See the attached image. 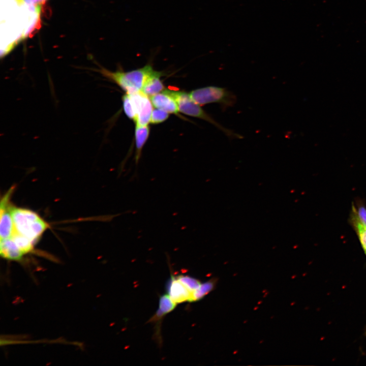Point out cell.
<instances>
[{"label": "cell", "mask_w": 366, "mask_h": 366, "mask_svg": "<svg viewBox=\"0 0 366 366\" xmlns=\"http://www.w3.org/2000/svg\"><path fill=\"white\" fill-rule=\"evenodd\" d=\"M0 255L5 259L13 261L20 260L24 256L11 237L1 239Z\"/></svg>", "instance_id": "9c48e42d"}, {"label": "cell", "mask_w": 366, "mask_h": 366, "mask_svg": "<svg viewBox=\"0 0 366 366\" xmlns=\"http://www.w3.org/2000/svg\"><path fill=\"white\" fill-rule=\"evenodd\" d=\"M192 99L200 106L209 103H218L225 109L233 106L236 96L225 88L208 86L194 89L189 93Z\"/></svg>", "instance_id": "277c9868"}, {"label": "cell", "mask_w": 366, "mask_h": 366, "mask_svg": "<svg viewBox=\"0 0 366 366\" xmlns=\"http://www.w3.org/2000/svg\"><path fill=\"white\" fill-rule=\"evenodd\" d=\"M353 217L356 219L361 225L366 227V208L362 205H360L357 209L353 207Z\"/></svg>", "instance_id": "d6986e66"}, {"label": "cell", "mask_w": 366, "mask_h": 366, "mask_svg": "<svg viewBox=\"0 0 366 366\" xmlns=\"http://www.w3.org/2000/svg\"><path fill=\"white\" fill-rule=\"evenodd\" d=\"M149 97L143 93L136 106V125L146 126L150 122L152 104Z\"/></svg>", "instance_id": "ba28073f"}, {"label": "cell", "mask_w": 366, "mask_h": 366, "mask_svg": "<svg viewBox=\"0 0 366 366\" xmlns=\"http://www.w3.org/2000/svg\"><path fill=\"white\" fill-rule=\"evenodd\" d=\"M20 1H27V0H20Z\"/></svg>", "instance_id": "ffe728a7"}, {"label": "cell", "mask_w": 366, "mask_h": 366, "mask_svg": "<svg viewBox=\"0 0 366 366\" xmlns=\"http://www.w3.org/2000/svg\"><path fill=\"white\" fill-rule=\"evenodd\" d=\"M13 191L14 187L11 188L5 194L1 201V239L10 237L14 232L13 221L11 212L12 205L10 202Z\"/></svg>", "instance_id": "5b68a950"}, {"label": "cell", "mask_w": 366, "mask_h": 366, "mask_svg": "<svg viewBox=\"0 0 366 366\" xmlns=\"http://www.w3.org/2000/svg\"><path fill=\"white\" fill-rule=\"evenodd\" d=\"M215 285L216 280L214 279H210L202 283L197 289L192 292V297L189 302L201 300L214 289Z\"/></svg>", "instance_id": "7c38bea8"}, {"label": "cell", "mask_w": 366, "mask_h": 366, "mask_svg": "<svg viewBox=\"0 0 366 366\" xmlns=\"http://www.w3.org/2000/svg\"><path fill=\"white\" fill-rule=\"evenodd\" d=\"M176 304L169 295L164 294L160 298L159 308L167 314L173 310Z\"/></svg>", "instance_id": "9a60e30c"}, {"label": "cell", "mask_w": 366, "mask_h": 366, "mask_svg": "<svg viewBox=\"0 0 366 366\" xmlns=\"http://www.w3.org/2000/svg\"><path fill=\"white\" fill-rule=\"evenodd\" d=\"M168 91L176 100L179 111L180 112L207 121L222 131L229 138L238 139L243 138L241 135L235 133L232 130L224 127L217 122L201 108L200 105L192 99L189 94L182 91L169 89Z\"/></svg>", "instance_id": "3957f363"}, {"label": "cell", "mask_w": 366, "mask_h": 366, "mask_svg": "<svg viewBox=\"0 0 366 366\" xmlns=\"http://www.w3.org/2000/svg\"><path fill=\"white\" fill-rule=\"evenodd\" d=\"M122 100L125 114L129 118L135 121L136 118V112L131 99L127 93L123 96Z\"/></svg>", "instance_id": "2e32d148"}, {"label": "cell", "mask_w": 366, "mask_h": 366, "mask_svg": "<svg viewBox=\"0 0 366 366\" xmlns=\"http://www.w3.org/2000/svg\"><path fill=\"white\" fill-rule=\"evenodd\" d=\"M151 65L148 64L139 69L128 72L110 71L101 68L99 72L120 86L126 93L141 91L146 78L154 72Z\"/></svg>", "instance_id": "7a4b0ae2"}, {"label": "cell", "mask_w": 366, "mask_h": 366, "mask_svg": "<svg viewBox=\"0 0 366 366\" xmlns=\"http://www.w3.org/2000/svg\"><path fill=\"white\" fill-rule=\"evenodd\" d=\"M11 212L14 232L26 237L34 244L49 227L38 214L30 209L12 206Z\"/></svg>", "instance_id": "6da1fadb"}, {"label": "cell", "mask_w": 366, "mask_h": 366, "mask_svg": "<svg viewBox=\"0 0 366 366\" xmlns=\"http://www.w3.org/2000/svg\"><path fill=\"white\" fill-rule=\"evenodd\" d=\"M149 134V128L148 125H136L135 130V138L136 151L135 161L136 164H138L141 156L142 150L145 144Z\"/></svg>", "instance_id": "8fae6325"}, {"label": "cell", "mask_w": 366, "mask_h": 366, "mask_svg": "<svg viewBox=\"0 0 366 366\" xmlns=\"http://www.w3.org/2000/svg\"><path fill=\"white\" fill-rule=\"evenodd\" d=\"M163 73L154 70L146 78L141 92L148 97L157 94L164 90V86L160 77Z\"/></svg>", "instance_id": "30bf717a"}, {"label": "cell", "mask_w": 366, "mask_h": 366, "mask_svg": "<svg viewBox=\"0 0 366 366\" xmlns=\"http://www.w3.org/2000/svg\"><path fill=\"white\" fill-rule=\"evenodd\" d=\"M176 278L192 292L197 289L202 284L198 280L189 276L180 274Z\"/></svg>", "instance_id": "5bb4252c"}, {"label": "cell", "mask_w": 366, "mask_h": 366, "mask_svg": "<svg viewBox=\"0 0 366 366\" xmlns=\"http://www.w3.org/2000/svg\"><path fill=\"white\" fill-rule=\"evenodd\" d=\"M353 224L358 233V236L366 254V227L361 225L356 219L353 218Z\"/></svg>", "instance_id": "e0dca14e"}, {"label": "cell", "mask_w": 366, "mask_h": 366, "mask_svg": "<svg viewBox=\"0 0 366 366\" xmlns=\"http://www.w3.org/2000/svg\"><path fill=\"white\" fill-rule=\"evenodd\" d=\"M149 98L155 108L163 110L169 113H178L179 109L177 103L168 89H165Z\"/></svg>", "instance_id": "8992f818"}, {"label": "cell", "mask_w": 366, "mask_h": 366, "mask_svg": "<svg viewBox=\"0 0 366 366\" xmlns=\"http://www.w3.org/2000/svg\"><path fill=\"white\" fill-rule=\"evenodd\" d=\"M167 291L171 299L176 303L190 301L192 297V292L173 276L169 282Z\"/></svg>", "instance_id": "52a82bcc"}, {"label": "cell", "mask_w": 366, "mask_h": 366, "mask_svg": "<svg viewBox=\"0 0 366 366\" xmlns=\"http://www.w3.org/2000/svg\"><path fill=\"white\" fill-rule=\"evenodd\" d=\"M168 116L167 112L156 108L152 110L150 123L154 124L162 123L168 118Z\"/></svg>", "instance_id": "ac0fdd59"}, {"label": "cell", "mask_w": 366, "mask_h": 366, "mask_svg": "<svg viewBox=\"0 0 366 366\" xmlns=\"http://www.w3.org/2000/svg\"><path fill=\"white\" fill-rule=\"evenodd\" d=\"M24 255L32 252L35 244L26 237L14 232L10 237Z\"/></svg>", "instance_id": "4fadbf2b"}]
</instances>
